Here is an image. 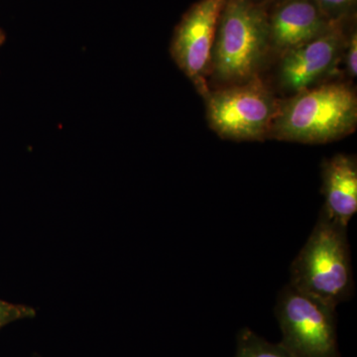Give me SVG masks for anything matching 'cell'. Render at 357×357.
<instances>
[{"mask_svg": "<svg viewBox=\"0 0 357 357\" xmlns=\"http://www.w3.org/2000/svg\"><path fill=\"white\" fill-rule=\"evenodd\" d=\"M252 1L255 2L258 6H261L267 9L268 6H274L275 3L280 1V0H252Z\"/></svg>", "mask_w": 357, "mask_h": 357, "instance_id": "14", "label": "cell"}, {"mask_svg": "<svg viewBox=\"0 0 357 357\" xmlns=\"http://www.w3.org/2000/svg\"><path fill=\"white\" fill-rule=\"evenodd\" d=\"M35 316L36 310L34 307L0 300V330L13 321L32 319Z\"/></svg>", "mask_w": 357, "mask_h": 357, "instance_id": "12", "label": "cell"}, {"mask_svg": "<svg viewBox=\"0 0 357 357\" xmlns=\"http://www.w3.org/2000/svg\"><path fill=\"white\" fill-rule=\"evenodd\" d=\"M347 73L351 77L357 74V34L356 30L352 29L347 36Z\"/></svg>", "mask_w": 357, "mask_h": 357, "instance_id": "13", "label": "cell"}, {"mask_svg": "<svg viewBox=\"0 0 357 357\" xmlns=\"http://www.w3.org/2000/svg\"><path fill=\"white\" fill-rule=\"evenodd\" d=\"M6 34H4V32L2 31L1 29H0V46H1V45H3L4 42H6Z\"/></svg>", "mask_w": 357, "mask_h": 357, "instance_id": "15", "label": "cell"}, {"mask_svg": "<svg viewBox=\"0 0 357 357\" xmlns=\"http://www.w3.org/2000/svg\"><path fill=\"white\" fill-rule=\"evenodd\" d=\"M269 50L267 9L252 0H227L211 56L217 79L231 86L257 77Z\"/></svg>", "mask_w": 357, "mask_h": 357, "instance_id": "3", "label": "cell"}, {"mask_svg": "<svg viewBox=\"0 0 357 357\" xmlns=\"http://www.w3.org/2000/svg\"><path fill=\"white\" fill-rule=\"evenodd\" d=\"M211 128L225 139L263 140L268 137L279 102L259 77L206 95Z\"/></svg>", "mask_w": 357, "mask_h": 357, "instance_id": "5", "label": "cell"}, {"mask_svg": "<svg viewBox=\"0 0 357 357\" xmlns=\"http://www.w3.org/2000/svg\"><path fill=\"white\" fill-rule=\"evenodd\" d=\"M268 13L270 49L283 54L328 31L333 22L314 0H280Z\"/></svg>", "mask_w": 357, "mask_h": 357, "instance_id": "8", "label": "cell"}, {"mask_svg": "<svg viewBox=\"0 0 357 357\" xmlns=\"http://www.w3.org/2000/svg\"><path fill=\"white\" fill-rule=\"evenodd\" d=\"M321 213L347 227L357 211V163L349 155L337 154L323 165Z\"/></svg>", "mask_w": 357, "mask_h": 357, "instance_id": "9", "label": "cell"}, {"mask_svg": "<svg viewBox=\"0 0 357 357\" xmlns=\"http://www.w3.org/2000/svg\"><path fill=\"white\" fill-rule=\"evenodd\" d=\"M345 21H337L317 38L282 54L278 68L282 89L299 93L333 69L349 36H345Z\"/></svg>", "mask_w": 357, "mask_h": 357, "instance_id": "7", "label": "cell"}, {"mask_svg": "<svg viewBox=\"0 0 357 357\" xmlns=\"http://www.w3.org/2000/svg\"><path fill=\"white\" fill-rule=\"evenodd\" d=\"M236 357H294L279 342L272 344L245 328L237 335Z\"/></svg>", "mask_w": 357, "mask_h": 357, "instance_id": "10", "label": "cell"}, {"mask_svg": "<svg viewBox=\"0 0 357 357\" xmlns=\"http://www.w3.org/2000/svg\"><path fill=\"white\" fill-rule=\"evenodd\" d=\"M356 124V93L345 84H326L279 103L268 137L323 144L354 132Z\"/></svg>", "mask_w": 357, "mask_h": 357, "instance_id": "1", "label": "cell"}, {"mask_svg": "<svg viewBox=\"0 0 357 357\" xmlns=\"http://www.w3.org/2000/svg\"><path fill=\"white\" fill-rule=\"evenodd\" d=\"M291 285L337 307L354 291L347 227L321 213L291 265Z\"/></svg>", "mask_w": 357, "mask_h": 357, "instance_id": "2", "label": "cell"}, {"mask_svg": "<svg viewBox=\"0 0 357 357\" xmlns=\"http://www.w3.org/2000/svg\"><path fill=\"white\" fill-rule=\"evenodd\" d=\"M357 0H314L321 13L333 22L347 20L354 13Z\"/></svg>", "mask_w": 357, "mask_h": 357, "instance_id": "11", "label": "cell"}, {"mask_svg": "<svg viewBox=\"0 0 357 357\" xmlns=\"http://www.w3.org/2000/svg\"><path fill=\"white\" fill-rule=\"evenodd\" d=\"M227 0H199L183 16L171 43V55L178 67L206 98L210 93L206 76L218 21Z\"/></svg>", "mask_w": 357, "mask_h": 357, "instance_id": "6", "label": "cell"}, {"mask_svg": "<svg viewBox=\"0 0 357 357\" xmlns=\"http://www.w3.org/2000/svg\"><path fill=\"white\" fill-rule=\"evenodd\" d=\"M335 309L289 284L279 294L275 309L280 344L294 357H342Z\"/></svg>", "mask_w": 357, "mask_h": 357, "instance_id": "4", "label": "cell"}]
</instances>
